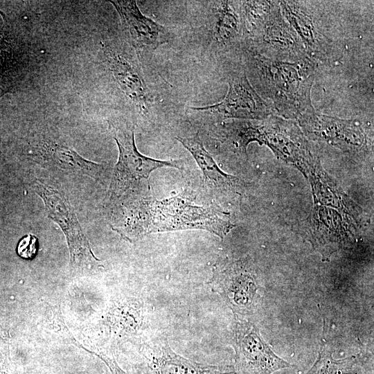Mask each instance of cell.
Listing matches in <instances>:
<instances>
[{
    "mask_svg": "<svg viewBox=\"0 0 374 374\" xmlns=\"http://www.w3.org/2000/svg\"><path fill=\"white\" fill-rule=\"evenodd\" d=\"M80 348L100 359L109 368L112 374H128L119 366L114 358L107 355L104 353L89 350L82 344L80 346Z\"/></svg>",
    "mask_w": 374,
    "mask_h": 374,
    "instance_id": "d6986e66",
    "label": "cell"
},
{
    "mask_svg": "<svg viewBox=\"0 0 374 374\" xmlns=\"http://www.w3.org/2000/svg\"><path fill=\"white\" fill-rule=\"evenodd\" d=\"M117 10L132 44L139 48L154 50L166 41L165 28L140 11L136 1H109Z\"/></svg>",
    "mask_w": 374,
    "mask_h": 374,
    "instance_id": "30bf717a",
    "label": "cell"
},
{
    "mask_svg": "<svg viewBox=\"0 0 374 374\" xmlns=\"http://www.w3.org/2000/svg\"><path fill=\"white\" fill-rule=\"evenodd\" d=\"M177 139L193 155L203 172L204 182L214 194L227 197L241 195L244 182L235 177L224 173L218 168L197 134L193 137H177Z\"/></svg>",
    "mask_w": 374,
    "mask_h": 374,
    "instance_id": "8fae6325",
    "label": "cell"
},
{
    "mask_svg": "<svg viewBox=\"0 0 374 374\" xmlns=\"http://www.w3.org/2000/svg\"><path fill=\"white\" fill-rule=\"evenodd\" d=\"M299 118L301 125L307 132L342 150H360L365 145L364 132L353 121L323 115L313 107L302 114Z\"/></svg>",
    "mask_w": 374,
    "mask_h": 374,
    "instance_id": "9c48e42d",
    "label": "cell"
},
{
    "mask_svg": "<svg viewBox=\"0 0 374 374\" xmlns=\"http://www.w3.org/2000/svg\"><path fill=\"white\" fill-rule=\"evenodd\" d=\"M17 253L21 258L30 259L33 258L37 250V239L33 235L24 237L17 245Z\"/></svg>",
    "mask_w": 374,
    "mask_h": 374,
    "instance_id": "ac0fdd59",
    "label": "cell"
},
{
    "mask_svg": "<svg viewBox=\"0 0 374 374\" xmlns=\"http://www.w3.org/2000/svg\"><path fill=\"white\" fill-rule=\"evenodd\" d=\"M359 359L356 356L335 359L323 342L316 362L305 374H355Z\"/></svg>",
    "mask_w": 374,
    "mask_h": 374,
    "instance_id": "e0dca14e",
    "label": "cell"
},
{
    "mask_svg": "<svg viewBox=\"0 0 374 374\" xmlns=\"http://www.w3.org/2000/svg\"><path fill=\"white\" fill-rule=\"evenodd\" d=\"M215 8L214 37L220 43L231 42L240 33L238 16L229 1H219Z\"/></svg>",
    "mask_w": 374,
    "mask_h": 374,
    "instance_id": "2e32d148",
    "label": "cell"
},
{
    "mask_svg": "<svg viewBox=\"0 0 374 374\" xmlns=\"http://www.w3.org/2000/svg\"><path fill=\"white\" fill-rule=\"evenodd\" d=\"M228 83L227 94L222 101L192 109L208 111L225 118L237 119L262 120L271 115V109L254 90L244 73L231 75Z\"/></svg>",
    "mask_w": 374,
    "mask_h": 374,
    "instance_id": "52a82bcc",
    "label": "cell"
},
{
    "mask_svg": "<svg viewBox=\"0 0 374 374\" xmlns=\"http://www.w3.org/2000/svg\"><path fill=\"white\" fill-rule=\"evenodd\" d=\"M208 284L222 298L234 317L245 319L253 313L259 286L256 272L249 257L226 258L217 262Z\"/></svg>",
    "mask_w": 374,
    "mask_h": 374,
    "instance_id": "3957f363",
    "label": "cell"
},
{
    "mask_svg": "<svg viewBox=\"0 0 374 374\" xmlns=\"http://www.w3.org/2000/svg\"><path fill=\"white\" fill-rule=\"evenodd\" d=\"M231 329L235 374H272L293 366L273 351L251 321L234 317Z\"/></svg>",
    "mask_w": 374,
    "mask_h": 374,
    "instance_id": "8992f818",
    "label": "cell"
},
{
    "mask_svg": "<svg viewBox=\"0 0 374 374\" xmlns=\"http://www.w3.org/2000/svg\"><path fill=\"white\" fill-rule=\"evenodd\" d=\"M110 69L123 92L132 100L145 101L147 87L137 66L121 55H112L109 59Z\"/></svg>",
    "mask_w": 374,
    "mask_h": 374,
    "instance_id": "9a60e30c",
    "label": "cell"
},
{
    "mask_svg": "<svg viewBox=\"0 0 374 374\" xmlns=\"http://www.w3.org/2000/svg\"><path fill=\"white\" fill-rule=\"evenodd\" d=\"M255 64L263 93L278 113L287 118L299 117L313 107L310 90L314 75L310 62L256 55Z\"/></svg>",
    "mask_w": 374,
    "mask_h": 374,
    "instance_id": "7a4b0ae2",
    "label": "cell"
},
{
    "mask_svg": "<svg viewBox=\"0 0 374 374\" xmlns=\"http://www.w3.org/2000/svg\"><path fill=\"white\" fill-rule=\"evenodd\" d=\"M34 155L48 166L85 175L96 180H103L105 175L106 169L102 163L85 159L73 148L56 141H42L35 148Z\"/></svg>",
    "mask_w": 374,
    "mask_h": 374,
    "instance_id": "7c38bea8",
    "label": "cell"
},
{
    "mask_svg": "<svg viewBox=\"0 0 374 374\" xmlns=\"http://www.w3.org/2000/svg\"><path fill=\"white\" fill-rule=\"evenodd\" d=\"M31 186L43 200L48 217L64 233L71 267L79 270L98 267L100 260L94 256L75 212L64 194L39 180L33 181Z\"/></svg>",
    "mask_w": 374,
    "mask_h": 374,
    "instance_id": "5b68a950",
    "label": "cell"
},
{
    "mask_svg": "<svg viewBox=\"0 0 374 374\" xmlns=\"http://www.w3.org/2000/svg\"><path fill=\"white\" fill-rule=\"evenodd\" d=\"M112 131L119 156L109 188L110 199L119 198L136 187L141 179H148L157 168L167 166L183 169L181 160H157L141 154L136 147L131 127L112 125Z\"/></svg>",
    "mask_w": 374,
    "mask_h": 374,
    "instance_id": "277c9868",
    "label": "cell"
},
{
    "mask_svg": "<svg viewBox=\"0 0 374 374\" xmlns=\"http://www.w3.org/2000/svg\"><path fill=\"white\" fill-rule=\"evenodd\" d=\"M112 229L130 242L150 233L202 229L222 239L234 227L227 213L215 205L199 206L182 192L158 200L151 193L123 206Z\"/></svg>",
    "mask_w": 374,
    "mask_h": 374,
    "instance_id": "6da1fadb",
    "label": "cell"
},
{
    "mask_svg": "<svg viewBox=\"0 0 374 374\" xmlns=\"http://www.w3.org/2000/svg\"><path fill=\"white\" fill-rule=\"evenodd\" d=\"M143 354L147 374H235L233 366L200 364L181 356L164 337L147 341Z\"/></svg>",
    "mask_w": 374,
    "mask_h": 374,
    "instance_id": "ba28073f",
    "label": "cell"
},
{
    "mask_svg": "<svg viewBox=\"0 0 374 374\" xmlns=\"http://www.w3.org/2000/svg\"><path fill=\"white\" fill-rule=\"evenodd\" d=\"M3 25L0 33V97L19 84L26 68V51Z\"/></svg>",
    "mask_w": 374,
    "mask_h": 374,
    "instance_id": "4fadbf2b",
    "label": "cell"
},
{
    "mask_svg": "<svg viewBox=\"0 0 374 374\" xmlns=\"http://www.w3.org/2000/svg\"><path fill=\"white\" fill-rule=\"evenodd\" d=\"M285 17L299 35L305 51L312 56L323 59L327 55V44L312 21L299 6L293 1H280Z\"/></svg>",
    "mask_w": 374,
    "mask_h": 374,
    "instance_id": "5bb4252c",
    "label": "cell"
}]
</instances>
